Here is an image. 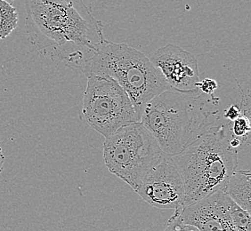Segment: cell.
Instances as JSON below:
<instances>
[{"label":"cell","mask_w":251,"mask_h":231,"mask_svg":"<svg viewBox=\"0 0 251 231\" xmlns=\"http://www.w3.org/2000/svg\"><path fill=\"white\" fill-rule=\"evenodd\" d=\"M220 98L192 91H165L145 104L140 123L169 156L181 153L190 143L222 119Z\"/></svg>","instance_id":"cell-1"},{"label":"cell","mask_w":251,"mask_h":231,"mask_svg":"<svg viewBox=\"0 0 251 231\" xmlns=\"http://www.w3.org/2000/svg\"><path fill=\"white\" fill-rule=\"evenodd\" d=\"M25 26L30 43L38 48L66 46L92 53L104 39L102 23L84 0H25Z\"/></svg>","instance_id":"cell-2"},{"label":"cell","mask_w":251,"mask_h":231,"mask_svg":"<svg viewBox=\"0 0 251 231\" xmlns=\"http://www.w3.org/2000/svg\"><path fill=\"white\" fill-rule=\"evenodd\" d=\"M232 138L226 121L211 127L181 153L171 156L184 181V207L222 190L236 171L238 151L230 144Z\"/></svg>","instance_id":"cell-3"},{"label":"cell","mask_w":251,"mask_h":231,"mask_svg":"<svg viewBox=\"0 0 251 231\" xmlns=\"http://www.w3.org/2000/svg\"><path fill=\"white\" fill-rule=\"evenodd\" d=\"M87 77H110L121 86L141 116L147 102L165 91H175L145 53L126 44L104 39L78 68Z\"/></svg>","instance_id":"cell-4"},{"label":"cell","mask_w":251,"mask_h":231,"mask_svg":"<svg viewBox=\"0 0 251 231\" xmlns=\"http://www.w3.org/2000/svg\"><path fill=\"white\" fill-rule=\"evenodd\" d=\"M163 155L157 140L140 122L122 127L103 143L107 168L135 191Z\"/></svg>","instance_id":"cell-5"},{"label":"cell","mask_w":251,"mask_h":231,"mask_svg":"<svg viewBox=\"0 0 251 231\" xmlns=\"http://www.w3.org/2000/svg\"><path fill=\"white\" fill-rule=\"evenodd\" d=\"M83 98V120L104 138L126 125L140 122V116L122 87L110 77H87Z\"/></svg>","instance_id":"cell-6"},{"label":"cell","mask_w":251,"mask_h":231,"mask_svg":"<svg viewBox=\"0 0 251 231\" xmlns=\"http://www.w3.org/2000/svg\"><path fill=\"white\" fill-rule=\"evenodd\" d=\"M135 192L145 202L159 209L176 210L184 207V181L171 156H162L160 161L151 170Z\"/></svg>","instance_id":"cell-7"},{"label":"cell","mask_w":251,"mask_h":231,"mask_svg":"<svg viewBox=\"0 0 251 231\" xmlns=\"http://www.w3.org/2000/svg\"><path fill=\"white\" fill-rule=\"evenodd\" d=\"M150 61L175 91L197 89L200 82L198 62L195 56L178 46L169 44L157 49Z\"/></svg>","instance_id":"cell-8"},{"label":"cell","mask_w":251,"mask_h":231,"mask_svg":"<svg viewBox=\"0 0 251 231\" xmlns=\"http://www.w3.org/2000/svg\"><path fill=\"white\" fill-rule=\"evenodd\" d=\"M228 201L229 197L219 190L193 205L175 210L169 220L193 225L200 231H237Z\"/></svg>","instance_id":"cell-9"},{"label":"cell","mask_w":251,"mask_h":231,"mask_svg":"<svg viewBox=\"0 0 251 231\" xmlns=\"http://www.w3.org/2000/svg\"><path fill=\"white\" fill-rule=\"evenodd\" d=\"M251 173L250 170H236L222 190L233 202L251 212Z\"/></svg>","instance_id":"cell-10"},{"label":"cell","mask_w":251,"mask_h":231,"mask_svg":"<svg viewBox=\"0 0 251 231\" xmlns=\"http://www.w3.org/2000/svg\"><path fill=\"white\" fill-rule=\"evenodd\" d=\"M18 13L14 5L5 0H0V39H5L18 25Z\"/></svg>","instance_id":"cell-11"},{"label":"cell","mask_w":251,"mask_h":231,"mask_svg":"<svg viewBox=\"0 0 251 231\" xmlns=\"http://www.w3.org/2000/svg\"><path fill=\"white\" fill-rule=\"evenodd\" d=\"M229 212L237 231H251V212L239 207L229 198Z\"/></svg>","instance_id":"cell-12"},{"label":"cell","mask_w":251,"mask_h":231,"mask_svg":"<svg viewBox=\"0 0 251 231\" xmlns=\"http://www.w3.org/2000/svg\"><path fill=\"white\" fill-rule=\"evenodd\" d=\"M251 114L242 112L241 116L232 122H229L230 129L233 137L242 140L243 144H250L251 133Z\"/></svg>","instance_id":"cell-13"},{"label":"cell","mask_w":251,"mask_h":231,"mask_svg":"<svg viewBox=\"0 0 251 231\" xmlns=\"http://www.w3.org/2000/svg\"><path fill=\"white\" fill-rule=\"evenodd\" d=\"M242 112L250 113L249 111H243L242 106H238L237 104H232V105L227 107L223 111L222 113H221L222 119L223 120L227 121V122H232V121H234L236 118H238Z\"/></svg>","instance_id":"cell-14"},{"label":"cell","mask_w":251,"mask_h":231,"mask_svg":"<svg viewBox=\"0 0 251 231\" xmlns=\"http://www.w3.org/2000/svg\"><path fill=\"white\" fill-rule=\"evenodd\" d=\"M218 82L216 80L212 78H204L202 80H200L196 88L205 94L212 95L218 89Z\"/></svg>","instance_id":"cell-15"},{"label":"cell","mask_w":251,"mask_h":231,"mask_svg":"<svg viewBox=\"0 0 251 231\" xmlns=\"http://www.w3.org/2000/svg\"><path fill=\"white\" fill-rule=\"evenodd\" d=\"M164 231H200L196 227L189 224H184L182 222L169 220L167 222V227Z\"/></svg>","instance_id":"cell-16"},{"label":"cell","mask_w":251,"mask_h":231,"mask_svg":"<svg viewBox=\"0 0 251 231\" xmlns=\"http://www.w3.org/2000/svg\"><path fill=\"white\" fill-rule=\"evenodd\" d=\"M4 163H5V156L3 154V149L1 147V140H0V173H2L3 171V166H4Z\"/></svg>","instance_id":"cell-17"}]
</instances>
